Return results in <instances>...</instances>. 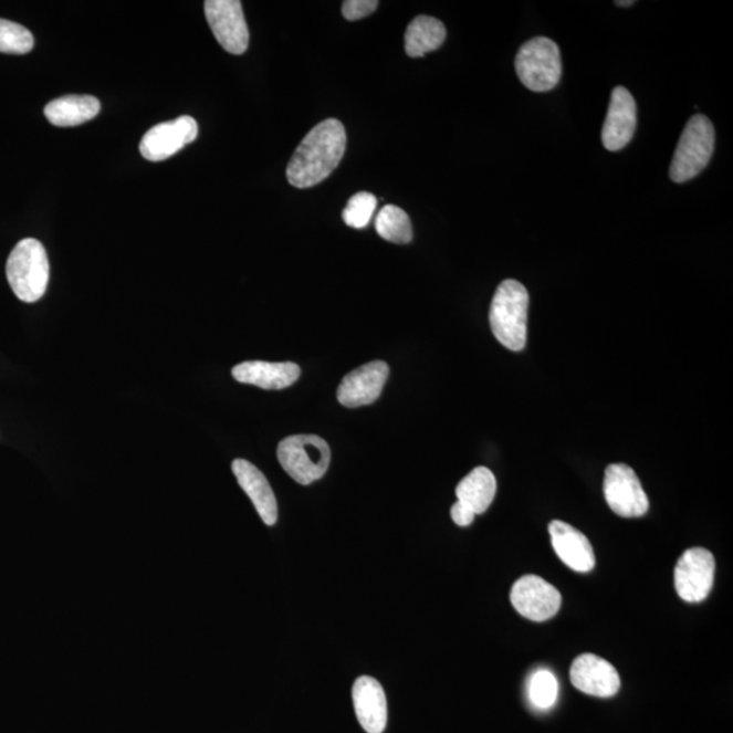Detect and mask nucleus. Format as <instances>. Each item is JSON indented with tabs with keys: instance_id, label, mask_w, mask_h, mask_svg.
Listing matches in <instances>:
<instances>
[{
	"instance_id": "18",
	"label": "nucleus",
	"mask_w": 733,
	"mask_h": 733,
	"mask_svg": "<svg viewBox=\"0 0 733 733\" xmlns=\"http://www.w3.org/2000/svg\"><path fill=\"white\" fill-rule=\"evenodd\" d=\"M232 472L244 493L252 500L262 522L266 526H273L278 522V502L266 477L253 463L244 461V459H235L232 462Z\"/></svg>"
},
{
	"instance_id": "8",
	"label": "nucleus",
	"mask_w": 733,
	"mask_h": 733,
	"mask_svg": "<svg viewBox=\"0 0 733 733\" xmlns=\"http://www.w3.org/2000/svg\"><path fill=\"white\" fill-rule=\"evenodd\" d=\"M205 11L211 31L223 50L242 55L249 46V29L240 0H207Z\"/></svg>"
},
{
	"instance_id": "20",
	"label": "nucleus",
	"mask_w": 733,
	"mask_h": 733,
	"mask_svg": "<svg viewBox=\"0 0 733 733\" xmlns=\"http://www.w3.org/2000/svg\"><path fill=\"white\" fill-rule=\"evenodd\" d=\"M496 479L491 470L484 467L475 468L455 489L458 502L469 506L475 515L486 512L496 496Z\"/></svg>"
},
{
	"instance_id": "27",
	"label": "nucleus",
	"mask_w": 733,
	"mask_h": 733,
	"mask_svg": "<svg viewBox=\"0 0 733 733\" xmlns=\"http://www.w3.org/2000/svg\"><path fill=\"white\" fill-rule=\"evenodd\" d=\"M451 517L458 526L468 527L474 522L475 514L469 506L457 502L451 506Z\"/></svg>"
},
{
	"instance_id": "10",
	"label": "nucleus",
	"mask_w": 733,
	"mask_h": 733,
	"mask_svg": "<svg viewBox=\"0 0 733 733\" xmlns=\"http://www.w3.org/2000/svg\"><path fill=\"white\" fill-rule=\"evenodd\" d=\"M511 604L524 618L544 622L562 607V594L540 576L526 575L511 589Z\"/></svg>"
},
{
	"instance_id": "13",
	"label": "nucleus",
	"mask_w": 733,
	"mask_h": 733,
	"mask_svg": "<svg viewBox=\"0 0 733 733\" xmlns=\"http://www.w3.org/2000/svg\"><path fill=\"white\" fill-rule=\"evenodd\" d=\"M570 682L582 693L609 699L621 689L616 667L593 653L580 655L570 667Z\"/></svg>"
},
{
	"instance_id": "7",
	"label": "nucleus",
	"mask_w": 733,
	"mask_h": 733,
	"mask_svg": "<svg viewBox=\"0 0 733 733\" xmlns=\"http://www.w3.org/2000/svg\"><path fill=\"white\" fill-rule=\"evenodd\" d=\"M604 492L612 512L622 517H641L649 510L647 493L639 477L625 463L607 467Z\"/></svg>"
},
{
	"instance_id": "11",
	"label": "nucleus",
	"mask_w": 733,
	"mask_h": 733,
	"mask_svg": "<svg viewBox=\"0 0 733 733\" xmlns=\"http://www.w3.org/2000/svg\"><path fill=\"white\" fill-rule=\"evenodd\" d=\"M199 135V125L193 117L181 116L176 121L155 125L143 136L140 153L151 163H160L181 151L195 142Z\"/></svg>"
},
{
	"instance_id": "23",
	"label": "nucleus",
	"mask_w": 733,
	"mask_h": 733,
	"mask_svg": "<svg viewBox=\"0 0 733 733\" xmlns=\"http://www.w3.org/2000/svg\"><path fill=\"white\" fill-rule=\"evenodd\" d=\"M33 34L25 27L0 18V52L25 55L33 50Z\"/></svg>"
},
{
	"instance_id": "2",
	"label": "nucleus",
	"mask_w": 733,
	"mask_h": 733,
	"mask_svg": "<svg viewBox=\"0 0 733 733\" xmlns=\"http://www.w3.org/2000/svg\"><path fill=\"white\" fill-rule=\"evenodd\" d=\"M528 292L516 280H504L493 296L489 322L498 342L521 352L527 342Z\"/></svg>"
},
{
	"instance_id": "6",
	"label": "nucleus",
	"mask_w": 733,
	"mask_h": 733,
	"mask_svg": "<svg viewBox=\"0 0 733 733\" xmlns=\"http://www.w3.org/2000/svg\"><path fill=\"white\" fill-rule=\"evenodd\" d=\"M515 67L521 82L530 91L551 92L562 80V53L553 40L535 38L521 46Z\"/></svg>"
},
{
	"instance_id": "9",
	"label": "nucleus",
	"mask_w": 733,
	"mask_h": 733,
	"mask_svg": "<svg viewBox=\"0 0 733 733\" xmlns=\"http://www.w3.org/2000/svg\"><path fill=\"white\" fill-rule=\"evenodd\" d=\"M713 554L702 547H693L684 552L678 559L676 568V589L679 596L689 604H700L708 598L713 587Z\"/></svg>"
},
{
	"instance_id": "16",
	"label": "nucleus",
	"mask_w": 733,
	"mask_h": 733,
	"mask_svg": "<svg viewBox=\"0 0 733 733\" xmlns=\"http://www.w3.org/2000/svg\"><path fill=\"white\" fill-rule=\"evenodd\" d=\"M355 713L367 733H383L387 724V701L383 684L371 677L356 679L352 689Z\"/></svg>"
},
{
	"instance_id": "12",
	"label": "nucleus",
	"mask_w": 733,
	"mask_h": 733,
	"mask_svg": "<svg viewBox=\"0 0 733 733\" xmlns=\"http://www.w3.org/2000/svg\"><path fill=\"white\" fill-rule=\"evenodd\" d=\"M385 362L375 360L345 375L337 390L338 402L347 408H360L377 401L389 378Z\"/></svg>"
},
{
	"instance_id": "14",
	"label": "nucleus",
	"mask_w": 733,
	"mask_h": 733,
	"mask_svg": "<svg viewBox=\"0 0 733 733\" xmlns=\"http://www.w3.org/2000/svg\"><path fill=\"white\" fill-rule=\"evenodd\" d=\"M637 125V106L633 95L627 88H614L609 111L601 129V142L606 150L619 151L633 139Z\"/></svg>"
},
{
	"instance_id": "17",
	"label": "nucleus",
	"mask_w": 733,
	"mask_h": 733,
	"mask_svg": "<svg viewBox=\"0 0 733 733\" xmlns=\"http://www.w3.org/2000/svg\"><path fill=\"white\" fill-rule=\"evenodd\" d=\"M237 383L253 385L264 390H283L294 385L301 377V368L295 363L244 362L232 368Z\"/></svg>"
},
{
	"instance_id": "3",
	"label": "nucleus",
	"mask_w": 733,
	"mask_h": 733,
	"mask_svg": "<svg viewBox=\"0 0 733 733\" xmlns=\"http://www.w3.org/2000/svg\"><path fill=\"white\" fill-rule=\"evenodd\" d=\"M6 275L18 300L40 301L50 283V261L43 243L34 238L18 242L6 265Z\"/></svg>"
},
{
	"instance_id": "15",
	"label": "nucleus",
	"mask_w": 733,
	"mask_h": 733,
	"mask_svg": "<svg viewBox=\"0 0 733 733\" xmlns=\"http://www.w3.org/2000/svg\"><path fill=\"white\" fill-rule=\"evenodd\" d=\"M549 534L554 552L572 570L588 574L595 568V554L586 535L570 524L553 521Z\"/></svg>"
},
{
	"instance_id": "22",
	"label": "nucleus",
	"mask_w": 733,
	"mask_h": 733,
	"mask_svg": "<svg viewBox=\"0 0 733 733\" xmlns=\"http://www.w3.org/2000/svg\"><path fill=\"white\" fill-rule=\"evenodd\" d=\"M375 229L384 240L405 244L413 240L412 222L408 213L397 206H386L379 211Z\"/></svg>"
},
{
	"instance_id": "25",
	"label": "nucleus",
	"mask_w": 733,
	"mask_h": 733,
	"mask_svg": "<svg viewBox=\"0 0 733 733\" xmlns=\"http://www.w3.org/2000/svg\"><path fill=\"white\" fill-rule=\"evenodd\" d=\"M378 200L373 193L359 192L348 201L343 211L345 224L354 229H365L371 220L375 210H377Z\"/></svg>"
},
{
	"instance_id": "26",
	"label": "nucleus",
	"mask_w": 733,
	"mask_h": 733,
	"mask_svg": "<svg viewBox=\"0 0 733 733\" xmlns=\"http://www.w3.org/2000/svg\"><path fill=\"white\" fill-rule=\"evenodd\" d=\"M377 0H347L343 3V15L348 21H359L378 9Z\"/></svg>"
},
{
	"instance_id": "1",
	"label": "nucleus",
	"mask_w": 733,
	"mask_h": 733,
	"mask_svg": "<svg viewBox=\"0 0 733 733\" xmlns=\"http://www.w3.org/2000/svg\"><path fill=\"white\" fill-rule=\"evenodd\" d=\"M347 148V133L336 118L315 125L289 164L287 180L297 189L315 187L337 169Z\"/></svg>"
},
{
	"instance_id": "5",
	"label": "nucleus",
	"mask_w": 733,
	"mask_h": 733,
	"mask_svg": "<svg viewBox=\"0 0 733 733\" xmlns=\"http://www.w3.org/2000/svg\"><path fill=\"white\" fill-rule=\"evenodd\" d=\"M714 140L716 134L712 122L703 115L691 117L673 154L671 180L683 184L699 176L712 158Z\"/></svg>"
},
{
	"instance_id": "19",
	"label": "nucleus",
	"mask_w": 733,
	"mask_h": 733,
	"mask_svg": "<svg viewBox=\"0 0 733 733\" xmlns=\"http://www.w3.org/2000/svg\"><path fill=\"white\" fill-rule=\"evenodd\" d=\"M100 111V101L92 95H65L51 101L44 113L48 122L56 127H75L93 121Z\"/></svg>"
},
{
	"instance_id": "21",
	"label": "nucleus",
	"mask_w": 733,
	"mask_h": 733,
	"mask_svg": "<svg viewBox=\"0 0 733 733\" xmlns=\"http://www.w3.org/2000/svg\"><path fill=\"white\" fill-rule=\"evenodd\" d=\"M446 35L442 21L428 15L416 17L405 33V51L410 57L426 56L443 45Z\"/></svg>"
},
{
	"instance_id": "28",
	"label": "nucleus",
	"mask_w": 733,
	"mask_h": 733,
	"mask_svg": "<svg viewBox=\"0 0 733 733\" xmlns=\"http://www.w3.org/2000/svg\"><path fill=\"white\" fill-rule=\"evenodd\" d=\"M618 6H624V8H628V6L635 4V2H631V0H627V2H616Z\"/></svg>"
},
{
	"instance_id": "24",
	"label": "nucleus",
	"mask_w": 733,
	"mask_h": 733,
	"mask_svg": "<svg viewBox=\"0 0 733 733\" xmlns=\"http://www.w3.org/2000/svg\"><path fill=\"white\" fill-rule=\"evenodd\" d=\"M558 697V682L551 671L538 670L530 678L528 699L541 711H547Z\"/></svg>"
},
{
	"instance_id": "4",
	"label": "nucleus",
	"mask_w": 733,
	"mask_h": 733,
	"mask_svg": "<svg viewBox=\"0 0 733 733\" xmlns=\"http://www.w3.org/2000/svg\"><path fill=\"white\" fill-rule=\"evenodd\" d=\"M278 459L297 484L310 485L327 472L331 449L317 434H294L279 443Z\"/></svg>"
}]
</instances>
